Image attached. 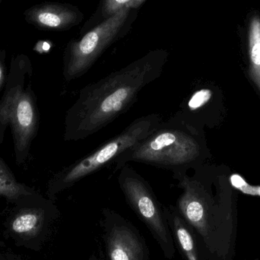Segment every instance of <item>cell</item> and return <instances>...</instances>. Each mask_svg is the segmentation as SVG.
Listing matches in <instances>:
<instances>
[{"instance_id":"9c48e42d","label":"cell","mask_w":260,"mask_h":260,"mask_svg":"<svg viewBox=\"0 0 260 260\" xmlns=\"http://www.w3.org/2000/svg\"><path fill=\"white\" fill-rule=\"evenodd\" d=\"M28 24L40 30L63 31L82 22L84 15L77 6L67 3H44L24 12Z\"/></svg>"},{"instance_id":"9a60e30c","label":"cell","mask_w":260,"mask_h":260,"mask_svg":"<svg viewBox=\"0 0 260 260\" xmlns=\"http://www.w3.org/2000/svg\"><path fill=\"white\" fill-rule=\"evenodd\" d=\"M6 53L5 50H0V90L6 85L8 76L6 74Z\"/></svg>"},{"instance_id":"5b68a950","label":"cell","mask_w":260,"mask_h":260,"mask_svg":"<svg viewBox=\"0 0 260 260\" xmlns=\"http://www.w3.org/2000/svg\"><path fill=\"white\" fill-rule=\"evenodd\" d=\"M162 121L161 117L158 114L139 117L132 122L120 134L107 141L92 152L63 168L49 182L48 195L50 200L53 201L59 192L70 189L78 182L114 162L120 154L151 134Z\"/></svg>"},{"instance_id":"3957f363","label":"cell","mask_w":260,"mask_h":260,"mask_svg":"<svg viewBox=\"0 0 260 260\" xmlns=\"http://www.w3.org/2000/svg\"><path fill=\"white\" fill-rule=\"evenodd\" d=\"M204 151L200 130L172 116L120 154L114 160V171L134 161L171 171L174 178L197 166L203 160Z\"/></svg>"},{"instance_id":"7c38bea8","label":"cell","mask_w":260,"mask_h":260,"mask_svg":"<svg viewBox=\"0 0 260 260\" xmlns=\"http://www.w3.org/2000/svg\"><path fill=\"white\" fill-rule=\"evenodd\" d=\"M37 196L38 194L35 190L17 181L11 170L0 159V197L18 201Z\"/></svg>"},{"instance_id":"52a82bcc","label":"cell","mask_w":260,"mask_h":260,"mask_svg":"<svg viewBox=\"0 0 260 260\" xmlns=\"http://www.w3.org/2000/svg\"><path fill=\"white\" fill-rule=\"evenodd\" d=\"M118 183L126 203L146 226L166 259L172 260L176 246L171 230L151 185L128 164L120 170Z\"/></svg>"},{"instance_id":"2e32d148","label":"cell","mask_w":260,"mask_h":260,"mask_svg":"<svg viewBox=\"0 0 260 260\" xmlns=\"http://www.w3.org/2000/svg\"><path fill=\"white\" fill-rule=\"evenodd\" d=\"M88 260H104V257L103 256H102V252H100V254L96 253V252H94V253L90 255Z\"/></svg>"},{"instance_id":"8fae6325","label":"cell","mask_w":260,"mask_h":260,"mask_svg":"<svg viewBox=\"0 0 260 260\" xmlns=\"http://www.w3.org/2000/svg\"><path fill=\"white\" fill-rule=\"evenodd\" d=\"M145 1L146 0H102L95 12L82 27L80 35L86 33L124 8L139 9Z\"/></svg>"},{"instance_id":"e0dca14e","label":"cell","mask_w":260,"mask_h":260,"mask_svg":"<svg viewBox=\"0 0 260 260\" xmlns=\"http://www.w3.org/2000/svg\"><path fill=\"white\" fill-rule=\"evenodd\" d=\"M2 0H0V3H1Z\"/></svg>"},{"instance_id":"ba28073f","label":"cell","mask_w":260,"mask_h":260,"mask_svg":"<svg viewBox=\"0 0 260 260\" xmlns=\"http://www.w3.org/2000/svg\"><path fill=\"white\" fill-rule=\"evenodd\" d=\"M101 229L108 260H150L143 236L118 212L102 209Z\"/></svg>"},{"instance_id":"277c9868","label":"cell","mask_w":260,"mask_h":260,"mask_svg":"<svg viewBox=\"0 0 260 260\" xmlns=\"http://www.w3.org/2000/svg\"><path fill=\"white\" fill-rule=\"evenodd\" d=\"M30 67L27 56H18L14 59L0 101V143L5 130L10 126L18 164L25 160L39 125L35 94L30 85L24 87V74Z\"/></svg>"},{"instance_id":"ac0fdd59","label":"cell","mask_w":260,"mask_h":260,"mask_svg":"<svg viewBox=\"0 0 260 260\" xmlns=\"http://www.w3.org/2000/svg\"><path fill=\"white\" fill-rule=\"evenodd\" d=\"M254 260H259V259H254Z\"/></svg>"},{"instance_id":"4fadbf2b","label":"cell","mask_w":260,"mask_h":260,"mask_svg":"<svg viewBox=\"0 0 260 260\" xmlns=\"http://www.w3.org/2000/svg\"><path fill=\"white\" fill-rule=\"evenodd\" d=\"M250 76L260 91V18L253 17L249 28Z\"/></svg>"},{"instance_id":"5bb4252c","label":"cell","mask_w":260,"mask_h":260,"mask_svg":"<svg viewBox=\"0 0 260 260\" xmlns=\"http://www.w3.org/2000/svg\"><path fill=\"white\" fill-rule=\"evenodd\" d=\"M232 186L246 195L260 197V186H253L247 183L239 174H232L230 177Z\"/></svg>"},{"instance_id":"30bf717a","label":"cell","mask_w":260,"mask_h":260,"mask_svg":"<svg viewBox=\"0 0 260 260\" xmlns=\"http://www.w3.org/2000/svg\"><path fill=\"white\" fill-rule=\"evenodd\" d=\"M164 215L174 242L185 260H207L197 234L183 219L175 206L162 205Z\"/></svg>"},{"instance_id":"8992f818","label":"cell","mask_w":260,"mask_h":260,"mask_svg":"<svg viewBox=\"0 0 260 260\" xmlns=\"http://www.w3.org/2000/svg\"><path fill=\"white\" fill-rule=\"evenodd\" d=\"M138 9H124L67 44L64 53L63 76L67 82L83 76L102 53L123 38L136 19Z\"/></svg>"},{"instance_id":"7a4b0ae2","label":"cell","mask_w":260,"mask_h":260,"mask_svg":"<svg viewBox=\"0 0 260 260\" xmlns=\"http://www.w3.org/2000/svg\"><path fill=\"white\" fill-rule=\"evenodd\" d=\"M181 194L175 207L198 237L207 260H234L238 222L230 206L216 201L197 177L186 174L174 177Z\"/></svg>"},{"instance_id":"6da1fadb","label":"cell","mask_w":260,"mask_h":260,"mask_svg":"<svg viewBox=\"0 0 260 260\" xmlns=\"http://www.w3.org/2000/svg\"><path fill=\"white\" fill-rule=\"evenodd\" d=\"M168 58L167 50H151L126 67L84 87L67 111L64 139L83 140L129 111L140 91L160 77Z\"/></svg>"}]
</instances>
